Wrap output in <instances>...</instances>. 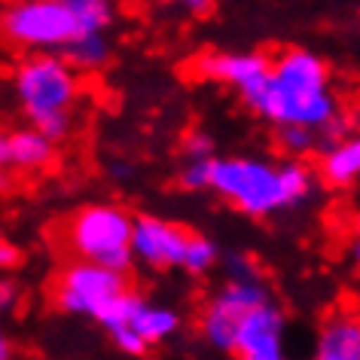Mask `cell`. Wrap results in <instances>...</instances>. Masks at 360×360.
<instances>
[{
	"instance_id": "obj_1",
	"label": "cell",
	"mask_w": 360,
	"mask_h": 360,
	"mask_svg": "<svg viewBox=\"0 0 360 360\" xmlns=\"http://www.w3.org/2000/svg\"><path fill=\"white\" fill-rule=\"evenodd\" d=\"M241 98L272 125H309L314 131H333L339 125L330 70L309 49H284L272 58L269 77Z\"/></svg>"
},
{
	"instance_id": "obj_2",
	"label": "cell",
	"mask_w": 360,
	"mask_h": 360,
	"mask_svg": "<svg viewBox=\"0 0 360 360\" xmlns=\"http://www.w3.org/2000/svg\"><path fill=\"white\" fill-rule=\"evenodd\" d=\"M211 190L248 217H272L300 205L311 193V171L302 162L229 156L211 162Z\"/></svg>"
},
{
	"instance_id": "obj_3",
	"label": "cell",
	"mask_w": 360,
	"mask_h": 360,
	"mask_svg": "<svg viewBox=\"0 0 360 360\" xmlns=\"http://www.w3.org/2000/svg\"><path fill=\"white\" fill-rule=\"evenodd\" d=\"M13 89L31 125L61 141L70 131L74 107L79 101L77 68L56 52H31L13 74Z\"/></svg>"
},
{
	"instance_id": "obj_4",
	"label": "cell",
	"mask_w": 360,
	"mask_h": 360,
	"mask_svg": "<svg viewBox=\"0 0 360 360\" xmlns=\"http://www.w3.org/2000/svg\"><path fill=\"white\" fill-rule=\"evenodd\" d=\"M134 217L116 205H89L77 211L68 223V250L77 259H92V263L129 272L134 263L131 250Z\"/></svg>"
},
{
	"instance_id": "obj_5",
	"label": "cell",
	"mask_w": 360,
	"mask_h": 360,
	"mask_svg": "<svg viewBox=\"0 0 360 360\" xmlns=\"http://www.w3.org/2000/svg\"><path fill=\"white\" fill-rule=\"evenodd\" d=\"M0 34L25 52H61L79 28L65 0H15L0 15Z\"/></svg>"
},
{
	"instance_id": "obj_6",
	"label": "cell",
	"mask_w": 360,
	"mask_h": 360,
	"mask_svg": "<svg viewBox=\"0 0 360 360\" xmlns=\"http://www.w3.org/2000/svg\"><path fill=\"white\" fill-rule=\"evenodd\" d=\"M125 290H129V281L120 269L92 263V259H74L61 269L56 281V305L65 314L98 321L107 305L120 300Z\"/></svg>"
},
{
	"instance_id": "obj_7",
	"label": "cell",
	"mask_w": 360,
	"mask_h": 360,
	"mask_svg": "<svg viewBox=\"0 0 360 360\" xmlns=\"http://www.w3.org/2000/svg\"><path fill=\"white\" fill-rule=\"evenodd\" d=\"M269 300L266 284L259 281L257 272L250 275H229V281L220 287L208 300L199 318V333L214 351L220 354H232L236 348V333L238 323L248 318L250 309Z\"/></svg>"
},
{
	"instance_id": "obj_8",
	"label": "cell",
	"mask_w": 360,
	"mask_h": 360,
	"mask_svg": "<svg viewBox=\"0 0 360 360\" xmlns=\"http://www.w3.org/2000/svg\"><path fill=\"white\" fill-rule=\"evenodd\" d=\"M193 232L162 217H134L131 250L134 259L150 269H180Z\"/></svg>"
},
{
	"instance_id": "obj_9",
	"label": "cell",
	"mask_w": 360,
	"mask_h": 360,
	"mask_svg": "<svg viewBox=\"0 0 360 360\" xmlns=\"http://www.w3.org/2000/svg\"><path fill=\"white\" fill-rule=\"evenodd\" d=\"M284 311L272 300L259 302L238 323L232 354L241 360H281L284 357Z\"/></svg>"
},
{
	"instance_id": "obj_10",
	"label": "cell",
	"mask_w": 360,
	"mask_h": 360,
	"mask_svg": "<svg viewBox=\"0 0 360 360\" xmlns=\"http://www.w3.org/2000/svg\"><path fill=\"white\" fill-rule=\"evenodd\" d=\"M195 70L205 79H217V83H226L238 89L241 95H248L269 77L272 58L259 56V52H211L195 61Z\"/></svg>"
},
{
	"instance_id": "obj_11",
	"label": "cell",
	"mask_w": 360,
	"mask_h": 360,
	"mask_svg": "<svg viewBox=\"0 0 360 360\" xmlns=\"http://www.w3.org/2000/svg\"><path fill=\"white\" fill-rule=\"evenodd\" d=\"M318 360H360V314L342 311L321 323L314 342Z\"/></svg>"
},
{
	"instance_id": "obj_12",
	"label": "cell",
	"mask_w": 360,
	"mask_h": 360,
	"mask_svg": "<svg viewBox=\"0 0 360 360\" xmlns=\"http://www.w3.org/2000/svg\"><path fill=\"white\" fill-rule=\"evenodd\" d=\"M321 177L330 186H351L360 180V134L333 141L321 156Z\"/></svg>"
},
{
	"instance_id": "obj_13",
	"label": "cell",
	"mask_w": 360,
	"mask_h": 360,
	"mask_svg": "<svg viewBox=\"0 0 360 360\" xmlns=\"http://www.w3.org/2000/svg\"><path fill=\"white\" fill-rule=\"evenodd\" d=\"M56 156V138L40 131L37 125L13 131V168L22 171H40Z\"/></svg>"
},
{
	"instance_id": "obj_14",
	"label": "cell",
	"mask_w": 360,
	"mask_h": 360,
	"mask_svg": "<svg viewBox=\"0 0 360 360\" xmlns=\"http://www.w3.org/2000/svg\"><path fill=\"white\" fill-rule=\"evenodd\" d=\"M61 56H65L70 65L77 70H101L107 65V58H110V43H107L104 31H79L70 37V43L65 49H61Z\"/></svg>"
},
{
	"instance_id": "obj_15",
	"label": "cell",
	"mask_w": 360,
	"mask_h": 360,
	"mask_svg": "<svg viewBox=\"0 0 360 360\" xmlns=\"http://www.w3.org/2000/svg\"><path fill=\"white\" fill-rule=\"evenodd\" d=\"M131 323H134V330H138L141 336L150 342V345H159V342H165V339H171L177 333L180 314L174 309H162V305L143 302Z\"/></svg>"
},
{
	"instance_id": "obj_16",
	"label": "cell",
	"mask_w": 360,
	"mask_h": 360,
	"mask_svg": "<svg viewBox=\"0 0 360 360\" xmlns=\"http://www.w3.org/2000/svg\"><path fill=\"white\" fill-rule=\"evenodd\" d=\"M68 10L74 13L79 31H107L113 22L110 0H65Z\"/></svg>"
},
{
	"instance_id": "obj_17",
	"label": "cell",
	"mask_w": 360,
	"mask_h": 360,
	"mask_svg": "<svg viewBox=\"0 0 360 360\" xmlns=\"http://www.w3.org/2000/svg\"><path fill=\"white\" fill-rule=\"evenodd\" d=\"M217 257H220L217 245H214L211 238L195 236V232H193V238H190V245H186V254H184V263H180V269H186L190 275H205V272H211V269L217 266Z\"/></svg>"
},
{
	"instance_id": "obj_18",
	"label": "cell",
	"mask_w": 360,
	"mask_h": 360,
	"mask_svg": "<svg viewBox=\"0 0 360 360\" xmlns=\"http://www.w3.org/2000/svg\"><path fill=\"white\" fill-rule=\"evenodd\" d=\"M318 134L321 131L309 129V125H278V147L293 159L309 156V153L318 147Z\"/></svg>"
},
{
	"instance_id": "obj_19",
	"label": "cell",
	"mask_w": 360,
	"mask_h": 360,
	"mask_svg": "<svg viewBox=\"0 0 360 360\" xmlns=\"http://www.w3.org/2000/svg\"><path fill=\"white\" fill-rule=\"evenodd\" d=\"M211 162L214 159H186L180 171V186L184 190H211Z\"/></svg>"
},
{
	"instance_id": "obj_20",
	"label": "cell",
	"mask_w": 360,
	"mask_h": 360,
	"mask_svg": "<svg viewBox=\"0 0 360 360\" xmlns=\"http://www.w3.org/2000/svg\"><path fill=\"white\" fill-rule=\"evenodd\" d=\"M107 336H110L113 345L120 348L122 354H129V357H143L150 351V342L134 330V323H129V327H116V330L107 333Z\"/></svg>"
},
{
	"instance_id": "obj_21",
	"label": "cell",
	"mask_w": 360,
	"mask_h": 360,
	"mask_svg": "<svg viewBox=\"0 0 360 360\" xmlns=\"http://www.w3.org/2000/svg\"><path fill=\"white\" fill-rule=\"evenodd\" d=\"M214 138L202 129H193L190 134L184 138V156L186 159H214Z\"/></svg>"
},
{
	"instance_id": "obj_22",
	"label": "cell",
	"mask_w": 360,
	"mask_h": 360,
	"mask_svg": "<svg viewBox=\"0 0 360 360\" xmlns=\"http://www.w3.org/2000/svg\"><path fill=\"white\" fill-rule=\"evenodd\" d=\"M15 305H19V290H15V284L0 281V314L13 311Z\"/></svg>"
},
{
	"instance_id": "obj_23",
	"label": "cell",
	"mask_w": 360,
	"mask_h": 360,
	"mask_svg": "<svg viewBox=\"0 0 360 360\" xmlns=\"http://www.w3.org/2000/svg\"><path fill=\"white\" fill-rule=\"evenodd\" d=\"M13 168V131H0V171Z\"/></svg>"
},
{
	"instance_id": "obj_24",
	"label": "cell",
	"mask_w": 360,
	"mask_h": 360,
	"mask_svg": "<svg viewBox=\"0 0 360 360\" xmlns=\"http://www.w3.org/2000/svg\"><path fill=\"white\" fill-rule=\"evenodd\" d=\"M13 266H19V248L0 238V269H13Z\"/></svg>"
},
{
	"instance_id": "obj_25",
	"label": "cell",
	"mask_w": 360,
	"mask_h": 360,
	"mask_svg": "<svg viewBox=\"0 0 360 360\" xmlns=\"http://www.w3.org/2000/svg\"><path fill=\"white\" fill-rule=\"evenodd\" d=\"M177 4L184 6L186 13H193V15H205V13H211L214 0H177Z\"/></svg>"
},
{
	"instance_id": "obj_26",
	"label": "cell",
	"mask_w": 360,
	"mask_h": 360,
	"mask_svg": "<svg viewBox=\"0 0 360 360\" xmlns=\"http://www.w3.org/2000/svg\"><path fill=\"white\" fill-rule=\"evenodd\" d=\"M351 259H354L357 269H360V214H357V220H354V241H351Z\"/></svg>"
},
{
	"instance_id": "obj_27",
	"label": "cell",
	"mask_w": 360,
	"mask_h": 360,
	"mask_svg": "<svg viewBox=\"0 0 360 360\" xmlns=\"http://www.w3.org/2000/svg\"><path fill=\"white\" fill-rule=\"evenodd\" d=\"M13 354V348H10V339L4 336V330H0V360H6Z\"/></svg>"
},
{
	"instance_id": "obj_28",
	"label": "cell",
	"mask_w": 360,
	"mask_h": 360,
	"mask_svg": "<svg viewBox=\"0 0 360 360\" xmlns=\"http://www.w3.org/2000/svg\"><path fill=\"white\" fill-rule=\"evenodd\" d=\"M0 186H4V177H0Z\"/></svg>"
}]
</instances>
